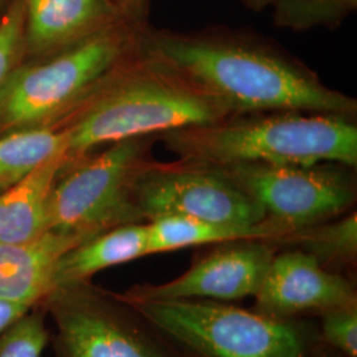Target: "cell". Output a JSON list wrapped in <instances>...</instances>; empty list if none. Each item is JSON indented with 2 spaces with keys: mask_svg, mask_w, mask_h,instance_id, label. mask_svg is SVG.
Returning a JSON list of instances; mask_svg holds the SVG:
<instances>
[{
  "mask_svg": "<svg viewBox=\"0 0 357 357\" xmlns=\"http://www.w3.org/2000/svg\"><path fill=\"white\" fill-rule=\"evenodd\" d=\"M139 47L221 98L233 114L298 112L354 119L357 114L354 97L328 88L311 68L268 38L245 31L178 32L146 22Z\"/></svg>",
  "mask_w": 357,
  "mask_h": 357,
  "instance_id": "6da1fadb",
  "label": "cell"
},
{
  "mask_svg": "<svg viewBox=\"0 0 357 357\" xmlns=\"http://www.w3.org/2000/svg\"><path fill=\"white\" fill-rule=\"evenodd\" d=\"M233 114L221 98L138 47L57 123L66 132V162L105 143L205 125Z\"/></svg>",
  "mask_w": 357,
  "mask_h": 357,
  "instance_id": "7a4b0ae2",
  "label": "cell"
},
{
  "mask_svg": "<svg viewBox=\"0 0 357 357\" xmlns=\"http://www.w3.org/2000/svg\"><path fill=\"white\" fill-rule=\"evenodd\" d=\"M178 159L208 166L271 163L357 167V126L343 115L298 112L231 114L159 137Z\"/></svg>",
  "mask_w": 357,
  "mask_h": 357,
  "instance_id": "3957f363",
  "label": "cell"
},
{
  "mask_svg": "<svg viewBox=\"0 0 357 357\" xmlns=\"http://www.w3.org/2000/svg\"><path fill=\"white\" fill-rule=\"evenodd\" d=\"M143 23L126 20L75 47L16 65L0 90V135L60 123L138 47Z\"/></svg>",
  "mask_w": 357,
  "mask_h": 357,
  "instance_id": "277c9868",
  "label": "cell"
},
{
  "mask_svg": "<svg viewBox=\"0 0 357 357\" xmlns=\"http://www.w3.org/2000/svg\"><path fill=\"white\" fill-rule=\"evenodd\" d=\"M128 303L183 357H307L318 340L317 319H273L216 301Z\"/></svg>",
  "mask_w": 357,
  "mask_h": 357,
  "instance_id": "5b68a950",
  "label": "cell"
},
{
  "mask_svg": "<svg viewBox=\"0 0 357 357\" xmlns=\"http://www.w3.org/2000/svg\"><path fill=\"white\" fill-rule=\"evenodd\" d=\"M158 135L115 142L96 156L66 162L52 190L50 230L91 238L121 225L141 222L134 184L153 160Z\"/></svg>",
  "mask_w": 357,
  "mask_h": 357,
  "instance_id": "8992f818",
  "label": "cell"
},
{
  "mask_svg": "<svg viewBox=\"0 0 357 357\" xmlns=\"http://www.w3.org/2000/svg\"><path fill=\"white\" fill-rule=\"evenodd\" d=\"M41 305L54 357H183L137 307L91 280L56 287Z\"/></svg>",
  "mask_w": 357,
  "mask_h": 357,
  "instance_id": "52a82bcc",
  "label": "cell"
},
{
  "mask_svg": "<svg viewBox=\"0 0 357 357\" xmlns=\"http://www.w3.org/2000/svg\"><path fill=\"white\" fill-rule=\"evenodd\" d=\"M211 167L262 208L264 222L275 231V238L342 216L356 204L355 168L340 163Z\"/></svg>",
  "mask_w": 357,
  "mask_h": 357,
  "instance_id": "ba28073f",
  "label": "cell"
},
{
  "mask_svg": "<svg viewBox=\"0 0 357 357\" xmlns=\"http://www.w3.org/2000/svg\"><path fill=\"white\" fill-rule=\"evenodd\" d=\"M132 199L141 222L178 216L255 227L265 220L262 208L216 169L183 159H153L138 175Z\"/></svg>",
  "mask_w": 357,
  "mask_h": 357,
  "instance_id": "9c48e42d",
  "label": "cell"
},
{
  "mask_svg": "<svg viewBox=\"0 0 357 357\" xmlns=\"http://www.w3.org/2000/svg\"><path fill=\"white\" fill-rule=\"evenodd\" d=\"M181 275L163 283H138L118 295L132 303L163 301L234 302L255 298L278 253L275 243L245 238L208 245Z\"/></svg>",
  "mask_w": 357,
  "mask_h": 357,
  "instance_id": "30bf717a",
  "label": "cell"
},
{
  "mask_svg": "<svg viewBox=\"0 0 357 357\" xmlns=\"http://www.w3.org/2000/svg\"><path fill=\"white\" fill-rule=\"evenodd\" d=\"M351 305H357L356 281L327 271L299 249L284 248L274 255L252 310L273 319H318Z\"/></svg>",
  "mask_w": 357,
  "mask_h": 357,
  "instance_id": "8fae6325",
  "label": "cell"
},
{
  "mask_svg": "<svg viewBox=\"0 0 357 357\" xmlns=\"http://www.w3.org/2000/svg\"><path fill=\"white\" fill-rule=\"evenodd\" d=\"M23 6L24 48L35 59L64 51L103 29L134 20L110 0H23Z\"/></svg>",
  "mask_w": 357,
  "mask_h": 357,
  "instance_id": "7c38bea8",
  "label": "cell"
},
{
  "mask_svg": "<svg viewBox=\"0 0 357 357\" xmlns=\"http://www.w3.org/2000/svg\"><path fill=\"white\" fill-rule=\"evenodd\" d=\"M86 241L48 230L36 240L0 243V299L19 305H40L53 290V271L60 257Z\"/></svg>",
  "mask_w": 357,
  "mask_h": 357,
  "instance_id": "4fadbf2b",
  "label": "cell"
},
{
  "mask_svg": "<svg viewBox=\"0 0 357 357\" xmlns=\"http://www.w3.org/2000/svg\"><path fill=\"white\" fill-rule=\"evenodd\" d=\"M66 151L56 153L0 195V243L36 240L50 230L52 190Z\"/></svg>",
  "mask_w": 357,
  "mask_h": 357,
  "instance_id": "5bb4252c",
  "label": "cell"
},
{
  "mask_svg": "<svg viewBox=\"0 0 357 357\" xmlns=\"http://www.w3.org/2000/svg\"><path fill=\"white\" fill-rule=\"evenodd\" d=\"M147 243V222L121 225L88 238L60 257L53 271V289L90 281L105 268L143 258L149 255Z\"/></svg>",
  "mask_w": 357,
  "mask_h": 357,
  "instance_id": "9a60e30c",
  "label": "cell"
},
{
  "mask_svg": "<svg viewBox=\"0 0 357 357\" xmlns=\"http://www.w3.org/2000/svg\"><path fill=\"white\" fill-rule=\"evenodd\" d=\"M280 249L294 248L311 255L320 266L357 282V213L355 209L332 220L293 230L274 240Z\"/></svg>",
  "mask_w": 357,
  "mask_h": 357,
  "instance_id": "2e32d148",
  "label": "cell"
},
{
  "mask_svg": "<svg viewBox=\"0 0 357 357\" xmlns=\"http://www.w3.org/2000/svg\"><path fill=\"white\" fill-rule=\"evenodd\" d=\"M147 255L176 252L191 246H208L245 238L273 240L275 231L262 221L255 227H236L188 217L168 216L147 222Z\"/></svg>",
  "mask_w": 357,
  "mask_h": 357,
  "instance_id": "e0dca14e",
  "label": "cell"
},
{
  "mask_svg": "<svg viewBox=\"0 0 357 357\" xmlns=\"http://www.w3.org/2000/svg\"><path fill=\"white\" fill-rule=\"evenodd\" d=\"M61 151H66V132L60 126L3 134L0 135V181L15 184Z\"/></svg>",
  "mask_w": 357,
  "mask_h": 357,
  "instance_id": "ac0fdd59",
  "label": "cell"
},
{
  "mask_svg": "<svg viewBox=\"0 0 357 357\" xmlns=\"http://www.w3.org/2000/svg\"><path fill=\"white\" fill-rule=\"evenodd\" d=\"M274 24L296 32L333 29L357 8V0H268Z\"/></svg>",
  "mask_w": 357,
  "mask_h": 357,
  "instance_id": "d6986e66",
  "label": "cell"
},
{
  "mask_svg": "<svg viewBox=\"0 0 357 357\" xmlns=\"http://www.w3.org/2000/svg\"><path fill=\"white\" fill-rule=\"evenodd\" d=\"M47 311L40 303L0 335V357H41L50 343Z\"/></svg>",
  "mask_w": 357,
  "mask_h": 357,
  "instance_id": "ffe728a7",
  "label": "cell"
},
{
  "mask_svg": "<svg viewBox=\"0 0 357 357\" xmlns=\"http://www.w3.org/2000/svg\"><path fill=\"white\" fill-rule=\"evenodd\" d=\"M318 339L348 357H357V305L339 307L317 319Z\"/></svg>",
  "mask_w": 357,
  "mask_h": 357,
  "instance_id": "44dd1931",
  "label": "cell"
},
{
  "mask_svg": "<svg viewBox=\"0 0 357 357\" xmlns=\"http://www.w3.org/2000/svg\"><path fill=\"white\" fill-rule=\"evenodd\" d=\"M24 48V6L15 0L0 20V90Z\"/></svg>",
  "mask_w": 357,
  "mask_h": 357,
  "instance_id": "7402d4cb",
  "label": "cell"
},
{
  "mask_svg": "<svg viewBox=\"0 0 357 357\" xmlns=\"http://www.w3.org/2000/svg\"><path fill=\"white\" fill-rule=\"evenodd\" d=\"M31 307L0 299V335L11 327L16 320L24 317Z\"/></svg>",
  "mask_w": 357,
  "mask_h": 357,
  "instance_id": "603a6c76",
  "label": "cell"
},
{
  "mask_svg": "<svg viewBox=\"0 0 357 357\" xmlns=\"http://www.w3.org/2000/svg\"><path fill=\"white\" fill-rule=\"evenodd\" d=\"M134 20H146L149 0H110Z\"/></svg>",
  "mask_w": 357,
  "mask_h": 357,
  "instance_id": "cb8c5ba5",
  "label": "cell"
},
{
  "mask_svg": "<svg viewBox=\"0 0 357 357\" xmlns=\"http://www.w3.org/2000/svg\"><path fill=\"white\" fill-rule=\"evenodd\" d=\"M307 357H348L343 355L342 352L333 349L328 345L323 344L319 339L311 345L308 356Z\"/></svg>",
  "mask_w": 357,
  "mask_h": 357,
  "instance_id": "d4e9b609",
  "label": "cell"
},
{
  "mask_svg": "<svg viewBox=\"0 0 357 357\" xmlns=\"http://www.w3.org/2000/svg\"><path fill=\"white\" fill-rule=\"evenodd\" d=\"M243 6L255 10V11H262L268 7V0H241Z\"/></svg>",
  "mask_w": 357,
  "mask_h": 357,
  "instance_id": "484cf974",
  "label": "cell"
},
{
  "mask_svg": "<svg viewBox=\"0 0 357 357\" xmlns=\"http://www.w3.org/2000/svg\"><path fill=\"white\" fill-rule=\"evenodd\" d=\"M13 184H10V183H6V181H0V195L3 193V192L6 191L8 187H11Z\"/></svg>",
  "mask_w": 357,
  "mask_h": 357,
  "instance_id": "4316f807",
  "label": "cell"
}]
</instances>
